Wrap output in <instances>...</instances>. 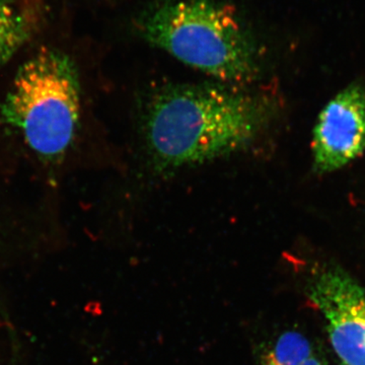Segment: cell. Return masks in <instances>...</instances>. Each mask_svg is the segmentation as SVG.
Here are the masks:
<instances>
[{"instance_id": "1", "label": "cell", "mask_w": 365, "mask_h": 365, "mask_svg": "<svg viewBox=\"0 0 365 365\" xmlns=\"http://www.w3.org/2000/svg\"><path fill=\"white\" fill-rule=\"evenodd\" d=\"M273 114L265 96L225 86H170L146 106V143L160 170L181 169L242 150Z\"/></svg>"}, {"instance_id": "2", "label": "cell", "mask_w": 365, "mask_h": 365, "mask_svg": "<svg viewBox=\"0 0 365 365\" xmlns=\"http://www.w3.org/2000/svg\"><path fill=\"white\" fill-rule=\"evenodd\" d=\"M144 39L182 63L228 83L259 73L256 45L227 7L209 0H170L139 21Z\"/></svg>"}, {"instance_id": "3", "label": "cell", "mask_w": 365, "mask_h": 365, "mask_svg": "<svg viewBox=\"0 0 365 365\" xmlns=\"http://www.w3.org/2000/svg\"><path fill=\"white\" fill-rule=\"evenodd\" d=\"M79 114L76 67L68 55L51 47L40 48L20 67L0 107L2 120L48 160L62 157L71 148Z\"/></svg>"}, {"instance_id": "4", "label": "cell", "mask_w": 365, "mask_h": 365, "mask_svg": "<svg viewBox=\"0 0 365 365\" xmlns=\"http://www.w3.org/2000/svg\"><path fill=\"white\" fill-rule=\"evenodd\" d=\"M309 297L326 319L334 351L343 365H365V289L337 268L317 274Z\"/></svg>"}, {"instance_id": "5", "label": "cell", "mask_w": 365, "mask_h": 365, "mask_svg": "<svg viewBox=\"0 0 365 365\" xmlns=\"http://www.w3.org/2000/svg\"><path fill=\"white\" fill-rule=\"evenodd\" d=\"M314 169L327 174L345 167L365 151V90L348 86L319 113L313 134Z\"/></svg>"}, {"instance_id": "6", "label": "cell", "mask_w": 365, "mask_h": 365, "mask_svg": "<svg viewBox=\"0 0 365 365\" xmlns=\"http://www.w3.org/2000/svg\"><path fill=\"white\" fill-rule=\"evenodd\" d=\"M47 13L44 0H0V67L40 32Z\"/></svg>"}, {"instance_id": "7", "label": "cell", "mask_w": 365, "mask_h": 365, "mask_svg": "<svg viewBox=\"0 0 365 365\" xmlns=\"http://www.w3.org/2000/svg\"><path fill=\"white\" fill-rule=\"evenodd\" d=\"M261 365H322L313 347L297 332L282 334L262 355Z\"/></svg>"}]
</instances>
